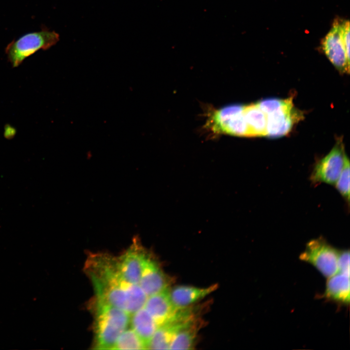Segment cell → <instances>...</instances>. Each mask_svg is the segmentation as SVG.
Here are the masks:
<instances>
[{
	"instance_id": "obj_8",
	"label": "cell",
	"mask_w": 350,
	"mask_h": 350,
	"mask_svg": "<svg viewBox=\"0 0 350 350\" xmlns=\"http://www.w3.org/2000/svg\"><path fill=\"white\" fill-rule=\"evenodd\" d=\"M171 279L160 268L152 254L145 249L139 285L147 297L169 289Z\"/></svg>"
},
{
	"instance_id": "obj_1",
	"label": "cell",
	"mask_w": 350,
	"mask_h": 350,
	"mask_svg": "<svg viewBox=\"0 0 350 350\" xmlns=\"http://www.w3.org/2000/svg\"><path fill=\"white\" fill-rule=\"evenodd\" d=\"M84 270L93 285L95 298L130 315L144 307L147 296L139 284L124 279L116 257L106 253H89Z\"/></svg>"
},
{
	"instance_id": "obj_3",
	"label": "cell",
	"mask_w": 350,
	"mask_h": 350,
	"mask_svg": "<svg viewBox=\"0 0 350 350\" xmlns=\"http://www.w3.org/2000/svg\"><path fill=\"white\" fill-rule=\"evenodd\" d=\"M59 40L55 31L43 29L39 32L30 33L10 43L5 52L9 62L14 67L19 65L27 57L39 50L49 49Z\"/></svg>"
},
{
	"instance_id": "obj_10",
	"label": "cell",
	"mask_w": 350,
	"mask_h": 350,
	"mask_svg": "<svg viewBox=\"0 0 350 350\" xmlns=\"http://www.w3.org/2000/svg\"><path fill=\"white\" fill-rule=\"evenodd\" d=\"M144 248L139 238H133L130 246L119 256L116 257L118 269L128 282L139 284L141 274L142 260Z\"/></svg>"
},
{
	"instance_id": "obj_12",
	"label": "cell",
	"mask_w": 350,
	"mask_h": 350,
	"mask_svg": "<svg viewBox=\"0 0 350 350\" xmlns=\"http://www.w3.org/2000/svg\"><path fill=\"white\" fill-rule=\"evenodd\" d=\"M322 297L339 305H348L350 303V273L338 271L327 278Z\"/></svg>"
},
{
	"instance_id": "obj_13",
	"label": "cell",
	"mask_w": 350,
	"mask_h": 350,
	"mask_svg": "<svg viewBox=\"0 0 350 350\" xmlns=\"http://www.w3.org/2000/svg\"><path fill=\"white\" fill-rule=\"evenodd\" d=\"M217 288V284L205 288L179 285L170 290L169 295L174 307L179 309L192 305L215 291Z\"/></svg>"
},
{
	"instance_id": "obj_16",
	"label": "cell",
	"mask_w": 350,
	"mask_h": 350,
	"mask_svg": "<svg viewBox=\"0 0 350 350\" xmlns=\"http://www.w3.org/2000/svg\"><path fill=\"white\" fill-rule=\"evenodd\" d=\"M244 114L248 126L249 137L266 136V116L257 103L244 105Z\"/></svg>"
},
{
	"instance_id": "obj_17",
	"label": "cell",
	"mask_w": 350,
	"mask_h": 350,
	"mask_svg": "<svg viewBox=\"0 0 350 350\" xmlns=\"http://www.w3.org/2000/svg\"><path fill=\"white\" fill-rule=\"evenodd\" d=\"M203 323L199 317L181 329L174 337L169 350L192 349L195 339Z\"/></svg>"
},
{
	"instance_id": "obj_9",
	"label": "cell",
	"mask_w": 350,
	"mask_h": 350,
	"mask_svg": "<svg viewBox=\"0 0 350 350\" xmlns=\"http://www.w3.org/2000/svg\"><path fill=\"white\" fill-rule=\"evenodd\" d=\"M342 19H336L321 42L322 50L334 66L340 72L349 73L350 57L347 54L341 27Z\"/></svg>"
},
{
	"instance_id": "obj_7",
	"label": "cell",
	"mask_w": 350,
	"mask_h": 350,
	"mask_svg": "<svg viewBox=\"0 0 350 350\" xmlns=\"http://www.w3.org/2000/svg\"><path fill=\"white\" fill-rule=\"evenodd\" d=\"M346 155L343 144L338 142L315 163L310 176L312 182L334 185L342 170Z\"/></svg>"
},
{
	"instance_id": "obj_4",
	"label": "cell",
	"mask_w": 350,
	"mask_h": 350,
	"mask_svg": "<svg viewBox=\"0 0 350 350\" xmlns=\"http://www.w3.org/2000/svg\"><path fill=\"white\" fill-rule=\"evenodd\" d=\"M338 253L339 249L330 245L323 237H319L307 243L299 258L312 264L328 278L338 271Z\"/></svg>"
},
{
	"instance_id": "obj_11",
	"label": "cell",
	"mask_w": 350,
	"mask_h": 350,
	"mask_svg": "<svg viewBox=\"0 0 350 350\" xmlns=\"http://www.w3.org/2000/svg\"><path fill=\"white\" fill-rule=\"evenodd\" d=\"M169 290L168 289L148 296L144 306L158 327L167 321L177 310L171 301Z\"/></svg>"
},
{
	"instance_id": "obj_20",
	"label": "cell",
	"mask_w": 350,
	"mask_h": 350,
	"mask_svg": "<svg viewBox=\"0 0 350 350\" xmlns=\"http://www.w3.org/2000/svg\"><path fill=\"white\" fill-rule=\"evenodd\" d=\"M337 272L350 273V250H339L337 261Z\"/></svg>"
},
{
	"instance_id": "obj_5",
	"label": "cell",
	"mask_w": 350,
	"mask_h": 350,
	"mask_svg": "<svg viewBox=\"0 0 350 350\" xmlns=\"http://www.w3.org/2000/svg\"><path fill=\"white\" fill-rule=\"evenodd\" d=\"M244 108V105H233L216 110L210 116L208 125L216 133L249 137Z\"/></svg>"
},
{
	"instance_id": "obj_6",
	"label": "cell",
	"mask_w": 350,
	"mask_h": 350,
	"mask_svg": "<svg viewBox=\"0 0 350 350\" xmlns=\"http://www.w3.org/2000/svg\"><path fill=\"white\" fill-rule=\"evenodd\" d=\"M267 118L266 134L272 138L280 137L288 133L300 115L293 107L291 98H276L265 113Z\"/></svg>"
},
{
	"instance_id": "obj_19",
	"label": "cell",
	"mask_w": 350,
	"mask_h": 350,
	"mask_svg": "<svg viewBox=\"0 0 350 350\" xmlns=\"http://www.w3.org/2000/svg\"><path fill=\"white\" fill-rule=\"evenodd\" d=\"M350 168L349 159L346 155L342 170L334 184L335 188L348 204H349L350 203Z\"/></svg>"
},
{
	"instance_id": "obj_14",
	"label": "cell",
	"mask_w": 350,
	"mask_h": 350,
	"mask_svg": "<svg viewBox=\"0 0 350 350\" xmlns=\"http://www.w3.org/2000/svg\"><path fill=\"white\" fill-rule=\"evenodd\" d=\"M130 324L147 349L149 342L158 327L155 320L143 307L131 315Z\"/></svg>"
},
{
	"instance_id": "obj_15",
	"label": "cell",
	"mask_w": 350,
	"mask_h": 350,
	"mask_svg": "<svg viewBox=\"0 0 350 350\" xmlns=\"http://www.w3.org/2000/svg\"><path fill=\"white\" fill-rule=\"evenodd\" d=\"M181 328L179 323L173 319L159 326L150 339L147 349L169 350L174 337Z\"/></svg>"
},
{
	"instance_id": "obj_2",
	"label": "cell",
	"mask_w": 350,
	"mask_h": 350,
	"mask_svg": "<svg viewBox=\"0 0 350 350\" xmlns=\"http://www.w3.org/2000/svg\"><path fill=\"white\" fill-rule=\"evenodd\" d=\"M92 303L93 349L112 350L119 336L128 328L131 315L96 298Z\"/></svg>"
},
{
	"instance_id": "obj_18",
	"label": "cell",
	"mask_w": 350,
	"mask_h": 350,
	"mask_svg": "<svg viewBox=\"0 0 350 350\" xmlns=\"http://www.w3.org/2000/svg\"><path fill=\"white\" fill-rule=\"evenodd\" d=\"M145 350L146 346L131 328H127L119 336L112 350Z\"/></svg>"
}]
</instances>
